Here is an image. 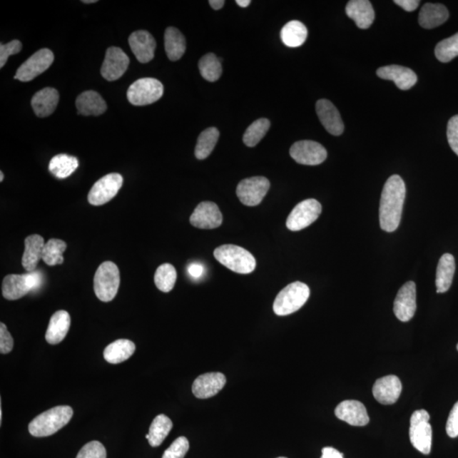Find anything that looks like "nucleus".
<instances>
[{"label":"nucleus","instance_id":"c85d7f7f","mask_svg":"<svg viewBox=\"0 0 458 458\" xmlns=\"http://www.w3.org/2000/svg\"><path fill=\"white\" fill-rule=\"evenodd\" d=\"M31 291L25 275H10L4 278L2 294L9 300H16L24 297Z\"/></svg>","mask_w":458,"mask_h":458},{"label":"nucleus","instance_id":"f3484780","mask_svg":"<svg viewBox=\"0 0 458 458\" xmlns=\"http://www.w3.org/2000/svg\"><path fill=\"white\" fill-rule=\"evenodd\" d=\"M401 380L395 375H388L377 380L372 388L375 398L383 405H392L401 396Z\"/></svg>","mask_w":458,"mask_h":458},{"label":"nucleus","instance_id":"f03ea898","mask_svg":"<svg viewBox=\"0 0 458 458\" xmlns=\"http://www.w3.org/2000/svg\"><path fill=\"white\" fill-rule=\"evenodd\" d=\"M73 410L69 406H58L41 413L31 422L29 432L35 437H47L58 432L69 423Z\"/></svg>","mask_w":458,"mask_h":458},{"label":"nucleus","instance_id":"412c9836","mask_svg":"<svg viewBox=\"0 0 458 458\" xmlns=\"http://www.w3.org/2000/svg\"><path fill=\"white\" fill-rule=\"evenodd\" d=\"M377 75L382 79L393 81L401 91H408L417 82V76L414 71L402 66L390 65L380 67L377 70Z\"/></svg>","mask_w":458,"mask_h":458},{"label":"nucleus","instance_id":"4c0bfd02","mask_svg":"<svg viewBox=\"0 0 458 458\" xmlns=\"http://www.w3.org/2000/svg\"><path fill=\"white\" fill-rule=\"evenodd\" d=\"M66 250V242L57 239L49 240L44 245L42 259L49 266L61 265L64 263L63 253Z\"/></svg>","mask_w":458,"mask_h":458},{"label":"nucleus","instance_id":"6e6552de","mask_svg":"<svg viewBox=\"0 0 458 458\" xmlns=\"http://www.w3.org/2000/svg\"><path fill=\"white\" fill-rule=\"evenodd\" d=\"M321 213L320 202L314 199L303 200L292 210L287 218L286 226L291 231L302 230L315 222Z\"/></svg>","mask_w":458,"mask_h":458},{"label":"nucleus","instance_id":"49530a36","mask_svg":"<svg viewBox=\"0 0 458 458\" xmlns=\"http://www.w3.org/2000/svg\"><path fill=\"white\" fill-rule=\"evenodd\" d=\"M447 433L451 438L458 437V402L453 406L450 415L448 417Z\"/></svg>","mask_w":458,"mask_h":458},{"label":"nucleus","instance_id":"4d7b16f0","mask_svg":"<svg viewBox=\"0 0 458 458\" xmlns=\"http://www.w3.org/2000/svg\"><path fill=\"white\" fill-rule=\"evenodd\" d=\"M457 351H458V344H457Z\"/></svg>","mask_w":458,"mask_h":458},{"label":"nucleus","instance_id":"a878e982","mask_svg":"<svg viewBox=\"0 0 458 458\" xmlns=\"http://www.w3.org/2000/svg\"><path fill=\"white\" fill-rule=\"evenodd\" d=\"M449 12L441 4H425L419 12V22L422 28L432 29L442 25L448 20Z\"/></svg>","mask_w":458,"mask_h":458},{"label":"nucleus","instance_id":"7c9ffc66","mask_svg":"<svg viewBox=\"0 0 458 458\" xmlns=\"http://www.w3.org/2000/svg\"><path fill=\"white\" fill-rule=\"evenodd\" d=\"M136 349V344L131 340H116L105 349L104 357L111 365H118L131 357Z\"/></svg>","mask_w":458,"mask_h":458},{"label":"nucleus","instance_id":"4be33fe9","mask_svg":"<svg viewBox=\"0 0 458 458\" xmlns=\"http://www.w3.org/2000/svg\"><path fill=\"white\" fill-rule=\"evenodd\" d=\"M345 12L360 29H370L375 21V11L368 0H352L345 8Z\"/></svg>","mask_w":458,"mask_h":458},{"label":"nucleus","instance_id":"a19ab883","mask_svg":"<svg viewBox=\"0 0 458 458\" xmlns=\"http://www.w3.org/2000/svg\"><path fill=\"white\" fill-rule=\"evenodd\" d=\"M190 449V443L184 437H178L165 451L163 458H184Z\"/></svg>","mask_w":458,"mask_h":458},{"label":"nucleus","instance_id":"bb28decb","mask_svg":"<svg viewBox=\"0 0 458 458\" xmlns=\"http://www.w3.org/2000/svg\"><path fill=\"white\" fill-rule=\"evenodd\" d=\"M78 113L83 116H100L107 109L106 103L100 93L88 91L80 94L76 101Z\"/></svg>","mask_w":458,"mask_h":458},{"label":"nucleus","instance_id":"ea45409f","mask_svg":"<svg viewBox=\"0 0 458 458\" xmlns=\"http://www.w3.org/2000/svg\"><path fill=\"white\" fill-rule=\"evenodd\" d=\"M435 56L443 63L452 61L458 56V33L439 42L434 51Z\"/></svg>","mask_w":458,"mask_h":458},{"label":"nucleus","instance_id":"e433bc0d","mask_svg":"<svg viewBox=\"0 0 458 458\" xmlns=\"http://www.w3.org/2000/svg\"><path fill=\"white\" fill-rule=\"evenodd\" d=\"M176 280V269L172 264L165 263L157 268L155 273V284L161 291L168 293L172 290Z\"/></svg>","mask_w":458,"mask_h":458},{"label":"nucleus","instance_id":"473e14b6","mask_svg":"<svg viewBox=\"0 0 458 458\" xmlns=\"http://www.w3.org/2000/svg\"><path fill=\"white\" fill-rule=\"evenodd\" d=\"M79 166L78 159L73 156L60 154L54 156L49 163V169L54 176L64 179L71 176Z\"/></svg>","mask_w":458,"mask_h":458},{"label":"nucleus","instance_id":"5fc2aeb1","mask_svg":"<svg viewBox=\"0 0 458 458\" xmlns=\"http://www.w3.org/2000/svg\"><path fill=\"white\" fill-rule=\"evenodd\" d=\"M4 178V176L3 172H0V182H3Z\"/></svg>","mask_w":458,"mask_h":458},{"label":"nucleus","instance_id":"58836bf2","mask_svg":"<svg viewBox=\"0 0 458 458\" xmlns=\"http://www.w3.org/2000/svg\"><path fill=\"white\" fill-rule=\"evenodd\" d=\"M270 122L267 118H260L249 126L243 136L245 145L248 147H255L266 136Z\"/></svg>","mask_w":458,"mask_h":458},{"label":"nucleus","instance_id":"423d86ee","mask_svg":"<svg viewBox=\"0 0 458 458\" xmlns=\"http://www.w3.org/2000/svg\"><path fill=\"white\" fill-rule=\"evenodd\" d=\"M427 411L417 410L412 413L410 421L409 437L413 447L428 455L432 447V427L429 424Z\"/></svg>","mask_w":458,"mask_h":458},{"label":"nucleus","instance_id":"37998d69","mask_svg":"<svg viewBox=\"0 0 458 458\" xmlns=\"http://www.w3.org/2000/svg\"><path fill=\"white\" fill-rule=\"evenodd\" d=\"M22 49V44L19 40H12L11 42L0 46V68H3L9 59V57L20 53Z\"/></svg>","mask_w":458,"mask_h":458},{"label":"nucleus","instance_id":"f257e3e1","mask_svg":"<svg viewBox=\"0 0 458 458\" xmlns=\"http://www.w3.org/2000/svg\"><path fill=\"white\" fill-rule=\"evenodd\" d=\"M405 198V183L399 175H393L386 181L380 199V223L384 231L392 233L398 228Z\"/></svg>","mask_w":458,"mask_h":458},{"label":"nucleus","instance_id":"603ef678","mask_svg":"<svg viewBox=\"0 0 458 458\" xmlns=\"http://www.w3.org/2000/svg\"><path fill=\"white\" fill-rule=\"evenodd\" d=\"M250 0H236V4L240 7L245 8L250 6Z\"/></svg>","mask_w":458,"mask_h":458},{"label":"nucleus","instance_id":"6e6d98bb","mask_svg":"<svg viewBox=\"0 0 458 458\" xmlns=\"http://www.w3.org/2000/svg\"><path fill=\"white\" fill-rule=\"evenodd\" d=\"M278 458H287V457H278Z\"/></svg>","mask_w":458,"mask_h":458},{"label":"nucleus","instance_id":"c03bdc74","mask_svg":"<svg viewBox=\"0 0 458 458\" xmlns=\"http://www.w3.org/2000/svg\"><path fill=\"white\" fill-rule=\"evenodd\" d=\"M447 139L452 150L458 156V115L453 116L447 125Z\"/></svg>","mask_w":458,"mask_h":458},{"label":"nucleus","instance_id":"864d4df0","mask_svg":"<svg viewBox=\"0 0 458 458\" xmlns=\"http://www.w3.org/2000/svg\"><path fill=\"white\" fill-rule=\"evenodd\" d=\"M97 0H83V3L84 4H93L96 3Z\"/></svg>","mask_w":458,"mask_h":458},{"label":"nucleus","instance_id":"0eeeda50","mask_svg":"<svg viewBox=\"0 0 458 458\" xmlns=\"http://www.w3.org/2000/svg\"><path fill=\"white\" fill-rule=\"evenodd\" d=\"M163 92V85L159 80L146 78L136 81L129 87L127 96L133 106H143L159 101Z\"/></svg>","mask_w":458,"mask_h":458},{"label":"nucleus","instance_id":"393cba45","mask_svg":"<svg viewBox=\"0 0 458 458\" xmlns=\"http://www.w3.org/2000/svg\"><path fill=\"white\" fill-rule=\"evenodd\" d=\"M44 245L46 243L42 236L33 235L26 238L21 263L26 271L34 272L37 268L39 260L43 258Z\"/></svg>","mask_w":458,"mask_h":458},{"label":"nucleus","instance_id":"9d476101","mask_svg":"<svg viewBox=\"0 0 458 458\" xmlns=\"http://www.w3.org/2000/svg\"><path fill=\"white\" fill-rule=\"evenodd\" d=\"M55 59L53 52L49 49H42L34 54L16 71L15 79L29 82L47 71Z\"/></svg>","mask_w":458,"mask_h":458},{"label":"nucleus","instance_id":"79ce46f5","mask_svg":"<svg viewBox=\"0 0 458 458\" xmlns=\"http://www.w3.org/2000/svg\"><path fill=\"white\" fill-rule=\"evenodd\" d=\"M76 458H106V450L102 443L93 441L85 444Z\"/></svg>","mask_w":458,"mask_h":458},{"label":"nucleus","instance_id":"b1692460","mask_svg":"<svg viewBox=\"0 0 458 458\" xmlns=\"http://www.w3.org/2000/svg\"><path fill=\"white\" fill-rule=\"evenodd\" d=\"M71 326V317L64 310L56 312L49 320L46 339L49 344L57 345L65 339Z\"/></svg>","mask_w":458,"mask_h":458},{"label":"nucleus","instance_id":"20e7f679","mask_svg":"<svg viewBox=\"0 0 458 458\" xmlns=\"http://www.w3.org/2000/svg\"><path fill=\"white\" fill-rule=\"evenodd\" d=\"M310 296L309 287L302 282L286 286L276 296L273 312L278 316H287L302 308Z\"/></svg>","mask_w":458,"mask_h":458},{"label":"nucleus","instance_id":"a18cd8bd","mask_svg":"<svg viewBox=\"0 0 458 458\" xmlns=\"http://www.w3.org/2000/svg\"><path fill=\"white\" fill-rule=\"evenodd\" d=\"M14 347V340L10 332L8 331L7 327L4 323L0 325V352L1 354H8L12 351Z\"/></svg>","mask_w":458,"mask_h":458},{"label":"nucleus","instance_id":"a211bd4d","mask_svg":"<svg viewBox=\"0 0 458 458\" xmlns=\"http://www.w3.org/2000/svg\"><path fill=\"white\" fill-rule=\"evenodd\" d=\"M128 43L134 56L142 64L150 62L154 58L156 42L149 31H134L130 35Z\"/></svg>","mask_w":458,"mask_h":458},{"label":"nucleus","instance_id":"6ab92c4d","mask_svg":"<svg viewBox=\"0 0 458 458\" xmlns=\"http://www.w3.org/2000/svg\"><path fill=\"white\" fill-rule=\"evenodd\" d=\"M316 111L323 127L332 136H339L343 133L345 126L338 110L330 101L322 98L316 104Z\"/></svg>","mask_w":458,"mask_h":458},{"label":"nucleus","instance_id":"f8f14e48","mask_svg":"<svg viewBox=\"0 0 458 458\" xmlns=\"http://www.w3.org/2000/svg\"><path fill=\"white\" fill-rule=\"evenodd\" d=\"M290 154L296 163L307 166H317L327 158V151L320 143L312 141H302L294 143Z\"/></svg>","mask_w":458,"mask_h":458},{"label":"nucleus","instance_id":"3c124183","mask_svg":"<svg viewBox=\"0 0 458 458\" xmlns=\"http://www.w3.org/2000/svg\"><path fill=\"white\" fill-rule=\"evenodd\" d=\"M210 6H212L213 9L215 11L220 10V9H222L224 6V4H225V1H223V0H210L209 1Z\"/></svg>","mask_w":458,"mask_h":458},{"label":"nucleus","instance_id":"2eb2a0df","mask_svg":"<svg viewBox=\"0 0 458 458\" xmlns=\"http://www.w3.org/2000/svg\"><path fill=\"white\" fill-rule=\"evenodd\" d=\"M190 221L197 228L213 229L222 225L223 215L217 204L204 201L197 206Z\"/></svg>","mask_w":458,"mask_h":458},{"label":"nucleus","instance_id":"de8ad7c7","mask_svg":"<svg viewBox=\"0 0 458 458\" xmlns=\"http://www.w3.org/2000/svg\"><path fill=\"white\" fill-rule=\"evenodd\" d=\"M205 272V268L203 265L200 263H191L190 265H188V275H190L193 278H200L202 276H203Z\"/></svg>","mask_w":458,"mask_h":458},{"label":"nucleus","instance_id":"cd10ccee","mask_svg":"<svg viewBox=\"0 0 458 458\" xmlns=\"http://www.w3.org/2000/svg\"><path fill=\"white\" fill-rule=\"evenodd\" d=\"M456 270L455 259L451 254H444L439 260L437 280V293H444L451 288Z\"/></svg>","mask_w":458,"mask_h":458},{"label":"nucleus","instance_id":"1a4fd4ad","mask_svg":"<svg viewBox=\"0 0 458 458\" xmlns=\"http://www.w3.org/2000/svg\"><path fill=\"white\" fill-rule=\"evenodd\" d=\"M123 178L119 173L106 175L93 184L88 193V200L93 205H102L108 203L118 195L122 188Z\"/></svg>","mask_w":458,"mask_h":458},{"label":"nucleus","instance_id":"09e8293b","mask_svg":"<svg viewBox=\"0 0 458 458\" xmlns=\"http://www.w3.org/2000/svg\"><path fill=\"white\" fill-rule=\"evenodd\" d=\"M394 3L402 7L403 10L411 12L414 11L419 6L420 2L417 0H395Z\"/></svg>","mask_w":458,"mask_h":458},{"label":"nucleus","instance_id":"8fccbe9b","mask_svg":"<svg viewBox=\"0 0 458 458\" xmlns=\"http://www.w3.org/2000/svg\"><path fill=\"white\" fill-rule=\"evenodd\" d=\"M321 458H344L342 453L333 447H325L322 450Z\"/></svg>","mask_w":458,"mask_h":458},{"label":"nucleus","instance_id":"aec40b11","mask_svg":"<svg viewBox=\"0 0 458 458\" xmlns=\"http://www.w3.org/2000/svg\"><path fill=\"white\" fill-rule=\"evenodd\" d=\"M335 416L339 419L352 426H365L370 423L366 407L355 400H347L339 404L335 408Z\"/></svg>","mask_w":458,"mask_h":458},{"label":"nucleus","instance_id":"2f4dec72","mask_svg":"<svg viewBox=\"0 0 458 458\" xmlns=\"http://www.w3.org/2000/svg\"><path fill=\"white\" fill-rule=\"evenodd\" d=\"M307 29L299 21H291L281 30L282 42L286 46L296 48L302 46L307 38Z\"/></svg>","mask_w":458,"mask_h":458},{"label":"nucleus","instance_id":"39448f33","mask_svg":"<svg viewBox=\"0 0 458 458\" xmlns=\"http://www.w3.org/2000/svg\"><path fill=\"white\" fill-rule=\"evenodd\" d=\"M120 286L119 268L114 263L105 262L98 268L93 289L98 300L109 302L116 297Z\"/></svg>","mask_w":458,"mask_h":458},{"label":"nucleus","instance_id":"4468645a","mask_svg":"<svg viewBox=\"0 0 458 458\" xmlns=\"http://www.w3.org/2000/svg\"><path fill=\"white\" fill-rule=\"evenodd\" d=\"M416 309V285L409 281L398 291L394 302V313L400 321L408 322L414 316Z\"/></svg>","mask_w":458,"mask_h":458},{"label":"nucleus","instance_id":"ddd939ff","mask_svg":"<svg viewBox=\"0 0 458 458\" xmlns=\"http://www.w3.org/2000/svg\"><path fill=\"white\" fill-rule=\"evenodd\" d=\"M129 58L122 49L111 47L107 49L101 73L107 81H116L122 78L129 65Z\"/></svg>","mask_w":458,"mask_h":458},{"label":"nucleus","instance_id":"7ed1b4c3","mask_svg":"<svg viewBox=\"0 0 458 458\" xmlns=\"http://www.w3.org/2000/svg\"><path fill=\"white\" fill-rule=\"evenodd\" d=\"M214 257L223 266L240 275H249L257 267V262L253 254L237 245L219 246L214 250Z\"/></svg>","mask_w":458,"mask_h":458},{"label":"nucleus","instance_id":"c756f323","mask_svg":"<svg viewBox=\"0 0 458 458\" xmlns=\"http://www.w3.org/2000/svg\"><path fill=\"white\" fill-rule=\"evenodd\" d=\"M164 39L166 53L169 60H180L186 51V40L181 31L170 26L165 31Z\"/></svg>","mask_w":458,"mask_h":458},{"label":"nucleus","instance_id":"72a5a7b5","mask_svg":"<svg viewBox=\"0 0 458 458\" xmlns=\"http://www.w3.org/2000/svg\"><path fill=\"white\" fill-rule=\"evenodd\" d=\"M173 422L168 416L160 414L155 417L150 427V439H148L152 447L161 446L168 437L170 431L173 429Z\"/></svg>","mask_w":458,"mask_h":458},{"label":"nucleus","instance_id":"9b49d317","mask_svg":"<svg viewBox=\"0 0 458 458\" xmlns=\"http://www.w3.org/2000/svg\"><path fill=\"white\" fill-rule=\"evenodd\" d=\"M270 188V182L265 177L244 179L237 187V196L242 204L247 206L258 205Z\"/></svg>","mask_w":458,"mask_h":458},{"label":"nucleus","instance_id":"c9c22d12","mask_svg":"<svg viewBox=\"0 0 458 458\" xmlns=\"http://www.w3.org/2000/svg\"><path fill=\"white\" fill-rule=\"evenodd\" d=\"M200 73L203 78L209 82H215L223 73L221 61L213 53L201 58L199 61Z\"/></svg>","mask_w":458,"mask_h":458},{"label":"nucleus","instance_id":"5701e85b","mask_svg":"<svg viewBox=\"0 0 458 458\" xmlns=\"http://www.w3.org/2000/svg\"><path fill=\"white\" fill-rule=\"evenodd\" d=\"M59 93L53 88H46L36 93L31 102L36 116L43 118L53 114L59 103Z\"/></svg>","mask_w":458,"mask_h":458},{"label":"nucleus","instance_id":"dca6fc26","mask_svg":"<svg viewBox=\"0 0 458 458\" xmlns=\"http://www.w3.org/2000/svg\"><path fill=\"white\" fill-rule=\"evenodd\" d=\"M226 377L222 372H208L197 378L192 386L193 394L199 399L215 396L226 385Z\"/></svg>","mask_w":458,"mask_h":458},{"label":"nucleus","instance_id":"f704fd0d","mask_svg":"<svg viewBox=\"0 0 458 458\" xmlns=\"http://www.w3.org/2000/svg\"><path fill=\"white\" fill-rule=\"evenodd\" d=\"M220 133L218 128H209L200 134L197 141L195 154L198 160H204L212 154L218 141Z\"/></svg>","mask_w":458,"mask_h":458}]
</instances>
